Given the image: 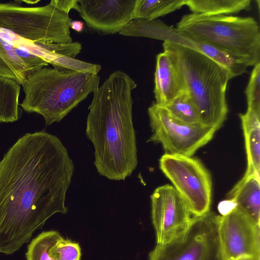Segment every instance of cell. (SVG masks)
Here are the masks:
<instances>
[{
    "label": "cell",
    "mask_w": 260,
    "mask_h": 260,
    "mask_svg": "<svg viewBox=\"0 0 260 260\" xmlns=\"http://www.w3.org/2000/svg\"><path fill=\"white\" fill-rule=\"evenodd\" d=\"M97 74L62 72L44 67L21 85L24 98L20 106L43 116L47 125L60 121L99 86Z\"/></svg>",
    "instance_id": "cell-4"
},
{
    "label": "cell",
    "mask_w": 260,
    "mask_h": 260,
    "mask_svg": "<svg viewBox=\"0 0 260 260\" xmlns=\"http://www.w3.org/2000/svg\"><path fill=\"white\" fill-rule=\"evenodd\" d=\"M186 91L182 74L173 59L164 51L157 54L153 90L155 103L164 107Z\"/></svg>",
    "instance_id": "cell-15"
},
{
    "label": "cell",
    "mask_w": 260,
    "mask_h": 260,
    "mask_svg": "<svg viewBox=\"0 0 260 260\" xmlns=\"http://www.w3.org/2000/svg\"><path fill=\"white\" fill-rule=\"evenodd\" d=\"M260 176L245 172L243 177L229 192L228 200L248 215L256 224L260 223Z\"/></svg>",
    "instance_id": "cell-16"
},
{
    "label": "cell",
    "mask_w": 260,
    "mask_h": 260,
    "mask_svg": "<svg viewBox=\"0 0 260 260\" xmlns=\"http://www.w3.org/2000/svg\"><path fill=\"white\" fill-rule=\"evenodd\" d=\"M136 0H78L86 25L103 34L119 32L131 20Z\"/></svg>",
    "instance_id": "cell-12"
},
{
    "label": "cell",
    "mask_w": 260,
    "mask_h": 260,
    "mask_svg": "<svg viewBox=\"0 0 260 260\" xmlns=\"http://www.w3.org/2000/svg\"><path fill=\"white\" fill-rule=\"evenodd\" d=\"M74 165L45 131L26 133L0 161V253L12 254L56 213L66 214Z\"/></svg>",
    "instance_id": "cell-1"
},
{
    "label": "cell",
    "mask_w": 260,
    "mask_h": 260,
    "mask_svg": "<svg viewBox=\"0 0 260 260\" xmlns=\"http://www.w3.org/2000/svg\"><path fill=\"white\" fill-rule=\"evenodd\" d=\"M251 0H185L192 13L207 15H227L248 11Z\"/></svg>",
    "instance_id": "cell-19"
},
{
    "label": "cell",
    "mask_w": 260,
    "mask_h": 260,
    "mask_svg": "<svg viewBox=\"0 0 260 260\" xmlns=\"http://www.w3.org/2000/svg\"><path fill=\"white\" fill-rule=\"evenodd\" d=\"M26 260H80L78 243L63 238L56 231L43 232L27 246Z\"/></svg>",
    "instance_id": "cell-14"
},
{
    "label": "cell",
    "mask_w": 260,
    "mask_h": 260,
    "mask_svg": "<svg viewBox=\"0 0 260 260\" xmlns=\"http://www.w3.org/2000/svg\"><path fill=\"white\" fill-rule=\"evenodd\" d=\"M137 86L129 75L116 71L93 92L88 107L86 135L94 146V164L110 180H124L137 166L132 98Z\"/></svg>",
    "instance_id": "cell-2"
},
{
    "label": "cell",
    "mask_w": 260,
    "mask_h": 260,
    "mask_svg": "<svg viewBox=\"0 0 260 260\" xmlns=\"http://www.w3.org/2000/svg\"><path fill=\"white\" fill-rule=\"evenodd\" d=\"M219 215L208 212L192 216L187 230L164 244H156L149 260H224L220 244Z\"/></svg>",
    "instance_id": "cell-7"
},
{
    "label": "cell",
    "mask_w": 260,
    "mask_h": 260,
    "mask_svg": "<svg viewBox=\"0 0 260 260\" xmlns=\"http://www.w3.org/2000/svg\"><path fill=\"white\" fill-rule=\"evenodd\" d=\"M71 19L50 3L22 7L19 1L0 3V28L7 30L48 52L52 44L73 42Z\"/></svg>",
    "instance_id": "cell-6"
},
{
    "label": "cell",
    "mask_w": 260,
    "mask_h": 260,
    "mask_svg": "<svg viewBox=\"0 0 260 260\" xmlns=\"http://www.w3.org/2000/svg\"><path fill=\"white\" fill-rule=\"evenodd\" d=\"M20 85L0 77V122H15L19 118V98Z\"/></svg>",
    "instance_id": "cell-20"
},
{
    "label": "cell",
    "mask_w": 260,
    "mask_h": 260,
    "mask_svg": "<svg viewBox=\"0 0 260 260\" xmlns=\"http://www.w3.org/2000/svg\"><path fill=\"white\" fill-rule=\"evenodd\" d=\"M162 46L182 74L201 124L219 129L228 113L226 90L231 79L228 72L193 48L170 41H164Z\"/></svg>",
    "instance_id": "cell-3"
},
{
    "label": "cell",
    "mask_w": 260,
    "mask_h": 260,
    "mask_svg": "<svg viewBox=\"0 0 260 260\" xmlns=\"http://www.w3.org/2000/svg\"><path fill=\"white\" fill-rule=\"evenodd\" d=\"M148 113L152 132L148 142L161 144L166 154L191 157L212 139L216 131L201 124L179 121L155 103L149 107Z\"/></svg>",
    "instance_id": "cell-9"
},
{
    "label": "cell",
    "mask_w": 260,
    "mask_h": 260,
    "mask_svg": "<svg viewBox=\"0 0 260 260\" xmlns=\"http://www.w3.org/2000/svg\"><path fill=\"white\" fill-rule=\"evenodd\" d=\"M176 29L188 40L205 43L242 60L248 67L260 62V30L251 17L183 15Z\"/></svg>",
    "instance_id": "cell-5"
},
{
    "label": "cell",
    "mask_w": 260,
    "mask_h": 260,
    "mask_svg": "<svg viewBox=\"0 0 260 260\" xmlns=\"http://www.w3.org/2000/svg\"><path fill=\"white\" fill-rule=\"evenodd\" d=\"M245 93L247 109L260 115V62L254 66Z\"/></svg>",
    "instance_id": "cell-25"
},
{
    "label": "cell",
    "mask_w": 260,
    "mask_h": 260,
    "mask_svg": "<svg viewBox=\"0 0 260 260\" xmlns=\"http://www.w3.org/2000/svg\"><path fill=\"white\" fill-rule=\"evenodd\" d=\"M193 49L202 53L224 68L231 79L246 72L247 65L241 59L209 44L190 41Z\"/></svg>",
    "instance_id": "cell-21"
},
{
    "label": "cell",
    "mask_w": 260,
    "mask_h": 260,
    "mask_svg": "<svg viewBox=\"0 0 260 260\" xmlns=\"http://www.w3.org/2000/svg\"><path fill=\"white\" fill-rule=\"evenodd\" d=\"M235 206L233 202L230 200H227L220 203L218 207L219 211L221 215H224L230 212Z\"/></svg>",
    "instance_id": "cell-27"
},
{
    "label": "cell",
    "mask_w": 260,
    "mask_h": 260,
    "mask_svg": "<svg viewBox=\"0 0 260 260\" xmlns=\"http://www.w3.org/2000/svg\"><path fill=\"white\" fill-rule=\"evenodd\" d=\"M49 64L43 57L22 46H16L0 37V77L21 85L35 72Z\"/></svg>",
    "instance_id": "cell-13"
},
{
    "label": "cell",
    "mask_w": 260,
    "mask_h": 260,
    "mask_svg": "<svg viewBox=\"0 0 260 260\" xmlns=\"http://www.w3.org/2000/svg\"><path fill=\"white\" fill-rule=\"evenodd\" d=\"M50 3L60 12L68 14L72 9L78 11V0H52Z\"/></svg>",
    "instance_id": "cell-26"
},
{
    "label": "cell",
    "mask_w": 260,
    "mask_h": 260,
    "mask_svg": "<svg viewBox=\"0 0 260 260\" xmlns=\"http://www.w3.org/2000/svg\"><path fill=\"white\" fill-rule=\"evenodd\" d=\"M150 199L157 244H167L187 230L193 216L172 185L166 184L157 187Z\"/></svg>",
    "instance_id": "cell-10"
},
{
    "label": "cell",
    "mask_w": 260,
    "mask_h": 260,
    "mask_svg": "<svg viewBox=\"0 0 260 260\" xmlns=\"http://www.w3.org/2000/svg\"><path fill=\"white\" fill-rule=\"evenodd\" d=\"M235 260H260V255L254 256H247L238 258Z\"/></svg>",
    "instance_id": "cell-29"
},
{
    "label": "cell",
    "mask_w": 260,
    "mask_h": 260,
    "mask_svg": "<svg viewBox=\"0 0 260 260\" xmlns=\"http://www.w3.org/2000/svg\"><path fill=\"white\" fill-rule=\"evenodd\" d=\"M185 0H136L131 20H155L185 6Z\"/></svg>",
    "instance_id": "cell-22"
},
{
    "label": "cell",
    "mask_w": 260,
    "mask_h": 260,
    "mask_svg": "<svg viewBox=\"0 0 260 260\" xmlns=\"http://www.w3.org/2000/svg\"><path fill=\"white\" fill-rule=\"evenodd\" d=\"M243 130L247 168L246 172L260 176V115L248 109L239 115Z\"/></svg>",
    "instance_id": "cell-18"
},
{
    "label": "cell",
    "mask_w": 260,
    "mask_h": 260,
    "mask_svg": "<svg viewBox=\"0 0 260 260\" xmlns=\"http://www.w3.org/2000/svg\"><path fill=\"white\" fill-rule=\"evenodd\" d=\"M54 69L62 72H76L98 74L101 67L99 64L86 62L70 57L52 55L48 61Z\"/></svg>",
    "instance_id": "cell-24"
},
{
    "label": "cell",
    "mask_w": 260,
    "mask_h": 260,
    "mask_svg": "<svg viewBox=\"0 0 260 260\" xmlns=\"http://www.w3.org/2000/svg\"><path fill=\"white\" fill-rule=\"evenodd\" d=\"M159 166L183 198L192 216H199L210 211L211 176L199 159L165 153L160 157Z\"/></svg>",
    "instance_id": "cell-8"
},
{
    "label": "cell",
    "mask_w": 260,
    "mask_h": 260,
    "mask_svg": "<svg viewBox=\"0 0 260 260\" xmlns=\"http://www.w3.org/2000/svg\"><path fill=\"white\" fill-rule=\"evenodd\" d=\"M70 27L77 32H81L84 29V23L80 21L71 20L70 24Z\"/></svg>",
    "instance_id": "cell-28"
},
{
    "label": "cell",
    "mask_w": 260,
    "mask_h": 260,
    "mask_svg": "<svg viewBox=\"0 0 260 260\" xmlns=\"http://www.w3.org/2000/svg\"><path fill=\"white\" fill-rule=\"evenodd\" d=\"M164 108L179 121L191 125L201 124L198 111L186 91Z\"/></svg>",
    "instance_id": "cell-23"
},
{
    "label": "cell",
    "mask_w": 260,
    "mask_h": 260,
    "mask_svg": "<svg viewBox=\"0 0 260 260\" xmlns=\"http://www.w3.org/2000/svg\"><path fill=\"white\" fill-rule=\"evenodd\" d=\"M218 232L224 260L260 255V225L236 206L219 216Z\"/></svg>",
    "instance_id": "cell-11"
},
{
    "label": "cell",
    "mask_w": 260,
    "mask_h": 260,
    "mask_svg": "<svg viewBox=\"0 0 260 260\" xmlns=\"http://www.w3.org/2000/svg\"><path fill=\"white\" fill-rule=\"evenodd\" d=\"M119 33L125 36L146 37L164 42L170 41L193 49L192 44L180 35L176 28L170 26L157 19H132Z\"/></svg>",
    "instance_id": "cell-17"
}]
</instances>
